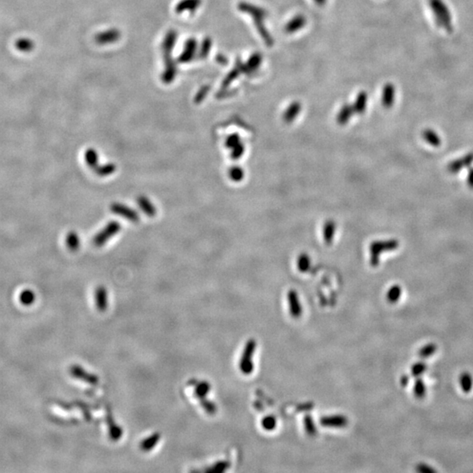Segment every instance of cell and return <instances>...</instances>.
Returning <instances> with one entry per match:
<instances>
[{"label": "cell", "instance_id": "obj_22", "mask_svg": "<svg viewBox=\"0 0 473 473\" xmlns=\"http://www.w3.org/2000/svg\"><path fill=\"white\" fill-rule=\"evenodd\" d=\"M177 38V33L174 30H170L167 32L165 39H164L163 44H162V49H163L164 56L171 55L172 50L175 46V41Z\"/></svg>", "mask_w": 473, "mask_h": 473}, {"label": "cell", "instance_id": "obj_24", "mask_svg": "<svg viewBox=\"0 0 473 473\" xmlns=\"http://www.w3.org/2000/svg\"><path fill=\"white\" fill-rule=\"evenodd\" d=\"M95 302L96 307L100 311H103L107 308V292L103 286H99L95 290Z\"/></svg>", "mask_w": 473, "mask_h": 473}, {"label": "cell", "instance_id": "obj_47", "mask_svg": "<svg viewBox=\"0 0 473 473\" xmlns=\"http://www.w3.org/2000/svg\"><path fill=\"white\" fill-rule=\"evenodd\" d=\"M315 2L318 5H323L327 2V0H315Z\"/></svg>", "mask_w": 473, "mask_h": 473}, {"label": "cell", "instance_id": "obj_3", "mask_svg": "<svg viewBox=\"0 0 473 473\" xmlns=\"http://www.w3.org/2000/svg\"><path fill=\"white\" fill-rule=\"evenodd\" d=\"M400 246L399 241L396 239L387 240H377L370 245V264L372 267H378L379 264V257L381 253L386 252H393L397 249Z\"/></svg>", "mask_w": 473, "mask_h": 473}, {"label": "cell", "instance_id": "obj_9", "mask_svg": "<svg viewBox=\"0 0 473 473\" xmlns=\"http://www.w3.org/2000/svg\"><path fill=\"white\" fill-rule=\"evenodd\" d=\"M287 302L291 315L294 318L300 317L302 313V305L295 290H289L287 294Z\"/></svg>", "mask_w": 473, "mask_h": 473}, {"label": "cell", "instance_id": "obj_13", "mask_svg": "<svg viewBox=\"0 0 473 473\" xmlns=\"http://www.w3.org/2000/svg\"><path fill=\"white\" fill-rule=\"evenodd\" d=\"M165 63H166V67L162 74V81L165 84H170L173 82V80L175 79L176 72H177L175 63L173 61V58H171V55L165 56Z\"/></svg>", "mask_w": 473, "mask_h": 473}, {"label": "cell", "instance_id": "obj_23", "mask_svg": "<svg viewBox=\"0 0 473 473\" xmlns=\"http://www.w3.org/2000/svg\"><path fill=\"white\" fill-rule=\"evenodd\" d=\"M354 109L352 106L350 105H348V104H345L341 109L340 111L338 112V117H337V121H338V125L340 126H344L347 124V122L350 120V118L353 115Z\"/></svg>", "mask_w": 473, "mask_h": 473}, {"label": "cell", "instance_id": "obj_1", "mask_svg": "<svg viewBox=\"0 0 473 473\" xmlns=\"http://www.w3.org/2000/svg\"><path fill=\"white\" fill-rule=\"evenodd\" d=\"M239 9L241 12H247L252 17L258 33L262 37L267 47H272V45L274 44V40L270 33L267 31V28L264 26V19L267 16V12L264 9L259 8L253 4H247L244 2L239 3Z\"/></svg>", "mask_w": 473, "mask_h": 473}, {"label": "cell", "instance_id": "obj_36", "mask_svg": "<svg viewBox=\"0 0 473 473\" xmlns=\"http://www.w3.org/2000/svg\"><path fill=\"white\" fill-rule=\"evenodd\" d=\"M211 40L210 38H205L203 40V43H202V46H201V48L199 50V57L202 58V59H204L206 58L208 55H209V52L211 50Z\"/></svg>", "mask_w": 473, "mask_h": 473}, {"label": "cell", "instance_id": "obj_5", "mask_svg": "<svg viewBox=\"0 0 473 473\" xmlns=\"http://www.w3.org/2000/svg\"><path fill=\"white\" fill-rule=\"evenodd\" d=\"M120 229L121 226L120 223L115 221H112L111 223H108L102 231H100L97 234L95 235V238L93 239V244L95 247H103L107 243L108 240H110L112 237H114L116 234L120 232Z\"/></svg>", "mask_w": 473, "mask_h": 473}, {"label": "cell", "instance_id": "obj_20", "mask_svg": "<svg viewBox=\"0 0 473 473\" xmlns=\"http://www.w3.org/2000/svg\"><path fill=\"white\" fill-rule=\"evenodd\" d=\"M306 22L307 20L305 17L302 16V15H297V16L294 17V19H292L286 24V27H285V31L287 33L295 32L300 29H302L306 25Z\"/></svg>", "mask_w": 473, "mask_h": 473}, {"label": "cell", "instance_id": "obj_14", "mask_svg": "<svg viewBox=\"0 0 473 473\" xmlns=\"http://www.w3.org/2000/svg\"><path fill=\"white\" fill-rule=\"evenodd\" d=\"M70 373H71L72 375L76 378H79V379H82V380H84V381L87 382V383H91V384H93V385H95L97 382H98V378L93 375V374H88L87 372L80 367L78 366H72L71 369H70Z\"/></svg>", "mask_w": 473, "mask_h": 473}, {"label": "cell", "instance_id": "obj_32", "mask_svg": "<svg viewBox=\"0 0 473 473\" xmlns=\"http://www.w3.org/2000/svg\"><path fill=\"white\" fill-rule=\"evenodd\" d=\"M66 244L69 248V250L74 251V252L78 250L80 247V239L78 235L76 234V232H74V231L69 232L67 236V239H66Z\"/></svg>", "mask_w": 473, "mask_h": 473}, {"label": "cell", "instance_id": "obj_4", "mask_svg": "<svg viewBox=\"0 0 473 473\" xmlns=\"http://www.w3.org/2000/svg\"><path fill=\"white\" fill-rule=\"evenodd\" d=\"M257 344L253 339H250L245 346L242 356L239 361V368L244 374H250L253 371L252 358L256 350Z\"/></svg>", "mask_w": 473, "mask_h": 473}, {"label": "cell", "instance_id": "obj_45", "mask_svg": "<svg viewBox=\"0 0 473 473\" xmlns=\"http://www.w3.org/2000/svg\"><path fill=\"white\" fill-rule=\"evenodd\" d=\"M467 184L472 189H473V168H470L467 177Z\"/></svg>", "mask_w": 473, "mask_h": 473}, {"label": "cell", "instance_id": "obj_44", "mask_svg": "<svg viewBox=\"0 0 473 473\" xmlns=\"http://www.w3.org/2000/svg\"><path fill=\"white\" fill-rule=\"evenodd\" d=\"M210 86H203V88L200 89V91L197 92V94L195 95V102L196 103H201L206 96L208 92H210Z\"/></svg>", "mask_w": 473, "mask_h": 473}, {"label": "cell", "instance_id": "obj_2", "mask_svg": "<svg viewBox=\"0 0 473 473\" xmlns=\"http://www.w3.org/2000/svg\"><path fill=\"white\" fill-rule=\"evenodd\" d=\"M429 5L432 10L438 27L445 29L449 32H452V18L447 4L442 0H429Z\"/></svg>", "mask_w": 473, "mask_h": 473}, {"label": "cell", "instance_id": "obj_35", "mask_svg": "<svg viewBox=\"0 0 473 473\" xmlns=\"http://www.w3.org/2000/svg\"><path fill=\"white\" fill-rule=\"evenodd\" d=\"M304 428L308 435L310 436H315L316 434V428L313 419L310 415H306L304 418Z\"/></svg>", "mask_w": 473, "mask_h": 473}, {"label": "cell", "instance_id": "obj_25", "mask_svg": "<svg viewBox=\"0 0 473 473\" xmlns=\"http://www.w3.org/2000/svg\"><path fill=\"white\" fill-rule=\"evenodd\" d=\"M367 94L366 92H362L360 93H358V96L356 98V101H355V103H354L353 107L354 112L356 113H363L365 112L366 109V105H367Z\"/></svg>", "mask_w": 473, "mask_h": 473}, {"label": "cell", "instance_id": "obj_39", "mask_svg": "<svg viewBox=\"0 0 473 473\" xmlns=\"http://www.w3.org/2000/svg\"><path fill=\"white\" fill-rule=\"evenodd\" d=\"M240 143H242V141H241V139H240L239 134L233 133V134H231L227 138L226 141H225V146L231 150L232 148L237 147Z\"/></svg>", "mask_w": 473, "mask_h": 473}, {"label": "cell", "instance_id": "obj_16", "mask_svg": "<svg viewBox=\"0 0 473 473\" xmlns=\"http://www.w3.org/2000/svg\"><path fill=\"white\" fill-rule=\"evenodd\" d=\"M336 231H337V226L334 221L328 220L326 223H324L322 228V237H323L324 242L328 246H330L333 243Z\"/></svg>", "mask_w": 473, "mask_h": 473}, {"label": "cell", "instance_id": "obj_18", "mask_svg": "<svg viewBox=\"0 0 473 473\" xmlns=\"http://www.w3.org/2000/svg\"><path fill=\"white\" fill-rule=\"evenodd\" d=\"M301 110H302V105L299 102H294V103H291L290 105L286 108L285 112L283 113V120L286 123H291L300 114Z\"/></svg>", "mask_w": 473, "mask_h": 473}, {"label": "cell", "instance_id": "obj_31", "mask_svg": "<svg viewBox=\"0 0 473 473\" xmlns=\"http://www.w3.org/2000/svg\"><path fill=\"white\" fill-rule=\"evenodd\" d=\"M116 169L117 167L114 164L108 163L104 164L103 166H97L94 170L95 171V174L99 176H108L113 174Z\"/></svg>", "mask_w": 473, "mask_h": 473}, {"label": "cell", "instance_id": "obj_12", "mask_svg": "<svg viewBox=\"0 0 473 473\" xmlns=\"http://www.w3.org/2000/svg\"><path fill=\"white\" fill-rule=\"evenodd\" d=\"M120 38V32L119 30L110 29V30L96 34L95 37V40L96 43L100 44V45H104V44L113 43L117 40H119Z\"/></svg>", "mask_w": 473, "mask_h": 473}, {"label": "cell", "instance_id": "obj_8", "mask_svg": "<svg viewBox=\"0 0 473 473\" xmlns=\"http://www.w3.org/2000/svg\"><path fill=\"white\" fill-rule=\"evenodd\" d=\"M473 162V154H468L461 158L454 159L451 162H449L447 168L450 174H457L458 172L461 171L463 168L470 167V165Z\"/></svg>", "mask_w": 473, "mask_h": 473}, {"label": "cell", "instance_id": "obj_7", "mask_svg": "<svg viewBox=\"0 0 473 473\" xmlns=\"http://www.w3.org/2000/svg\"><path fill=\"white\" fill-rule=\"evenodd\" d=\"M261 63H262V56L259 53H255V54L251 56L247 64H242L240 63V61H238L237 62V67L239 68L240 72L246 73V74H251L252 72L258 69Z\"/></svg>", "mask_w": 473, "mask_h": 473}, {"label": "cell", "instance_id": "obj_6", "mask_svg": "<svg viewBox=\"0 0 473 473\" xmlns=\"http://www.w3.org/2000/svg\"><path fill=\"white\" fill-rule=\"evenodd\" d=\"M111 211L116 214L120 216L122 218L127 219L132 223H138L139 220V216L134 210H132L130 207L126 206L122 203H115L112 204Z\"/></svg>", "mask_w": 473, "mask_h": 473}, {"label": "cell", "instance_id": "obj_11", "mask_svg": "<svg viewBox=\"0 0 473 473\" xmlns=\"http://www.w3.org/2000/svg\"><path fill=\"white\" fill-rule=\"evenodd\" d=\"M196 48H197V43H196V40L195 39L188 40L185 43L184 50L178 58V62L181 63H189L195 56Z\"/></svg>", "mask_w": 473, "mask_h": 473}, {"label": "cell", "instance_id": "obj_37", "mask_svg": "<svg viewBox=\"0 0 473 473\" xmlns=\"http://www.w3.org/2000/svg\"><path fill=\"white\" fill-rule=\"evenodd\" d=\"M261 426H262L264 430H267V431L275 430V427H276V419L272 415L266 416L261 421Z\"/></svg>", "mask_w": 473, "mask_h": 473}, {"label": "cell", "instance_id": "obj_34", "mask_svg": "<svg viewBox=\"0 0 473 473\" xmlns=\"http://www.w3.org/2000/svg\"><path fill=\"white\" fill-rule=\"evenodd\" d=\"M401 294H402V288L400 286H393L391 288H390L387 294H386V299L387 301L389 302H397L398 300L401 297Z\"/></svg>", "mask_w": 473, "mask_h": 473}, {"label": "cell", "instance_id": "obj_27", "mask_svg": "<svg viewBox=\"0 0 473 473\" xmlns=\"http://www.w3.org/2000/svg\"><path fill=\"white\" fill-rule=\"evenodd\" d=\"M84 159L87 163L88 166L95 169V167L98 166V155L93 148H89L85 152Z\"/></svg>", "mask_w": 473, "mask_h": 473}, {"label": "cell", "instance_id": "obj_17", "mask_svg": "<svg viewBox=\"0 0 473 473\" xmlns=\"http://www.w3.org/2000/svg\"><path fill=\"white\" fill-rule=\"evenodd\" d=\"M201 2L202 0H182L176 5L175 12L177 13H182V12L189 11L191 13H193L201 5Z\"/></svg>", "mask_w": 473, "mask_h": 473}, {"label": "cell", "instance_id": "obj_19", "mask_svg": "<svg viewBox=\"0 0 473 473\" xmlns=\"http://www.w3.org/2000/svg\"><path fill=\"white\" fill-rule=\"evenodd\" d=\"M137 203L139 204L141 211L145 212L146 215L151 218L156 215V211H157L156 208L147 196H144V195L139 196V198L137 199Z\"/></svg>", "mask_w": 473, "mask_h": 473}, {"label": "cell", "instance_id": "obj_38", "mask_svg": "<svg viewBox=\"0 0 473 473\" xmlns=\"http://www.w3.org/2000/svg\"><path fill=\"white\" fill-rule=\"evenodd\" d=\"M34 300H35V295L32 291H24L20 295V301L26 306H29L30 304H32V302H34Z\"/></svg>", "mask_w": 473, "mask_h": 473}, {"label": "cell", "instance_id": "obj_10", "mask_svg": "<svg viewBox=\"0 0 473 473\" xmlns=\"http://www.w3.org/2000/svg\"><path fill=\"white\" fill-rule=\"evenodd\" d=\"M322 427L327 428H344L348 424V419L344 415H331L323 416L320 420Z\"/></svg>", "mask_w": 473, "mask_h": 473}, {"label": "cell", "instance_id": "obj_40", "mask_svg": "<svg viewBox=\"0 0 473 473\" xmlns=\"http://www.w3.org/2000/svg\"><path fill=\"white\" fill-rule=\"evenodd\" d=\"M239 73H240V70H239V68H238V67L234 68V69H232V70L228 74V76L223 80V88L226 89V88L239 76Z\"/></svg>", "mask_w": 473, "mask_h": 473}, {"label": "cell", "instance_id": "obj_21", "mask_svg": "<svg viewBox=\"0 0 473 473\" xmlns=\"http://www.w3.org/2000/svg\"><path fill=\"white\" fill-rule=\"evenodd\" d=\"M422 136L426 142L431 147H438L441 146V141L440 136L438 135V133L432 129L430 128L425 129L422 131Z\"/></svg>", "mask_w": 473, "mask_h": 473}, {"label": "cell", "instance_id": "obj_42", "mask_svg": "<svg viewBox=\"0 0 473 473\" xmlns=\"http://www.w3.org/2000/svg\"><path fill=\"white\" fill-rule=\"evenodd\" d=\"M229 466V464L228 462L226 461H221L217 463L214 466H212L211 468L209 470H207V473H223L225 470L228 468Z\"/></svg>", "mask_w": 473, "mask_h": 473}, {"label": "cell", "instance_id": "obj_29", "mask_svg": "<svg viewBox=\"0 0 473 473\" xmlns=\"http://www.w3.org/2000/svg\"><path fill=\"white\" fill-rule=\"evenodd\" d=\"M310 267H311V259L310 256L306 253L299 255L297 258V267L299 271L302 273H307L310 270Z\"/></svg>", "mask_w": 473, "mask_h": 473}, {"label": "cell", "instance_id": "obj_28", "mask_svg": "<svg viewBox=\"0 0 473 473\" xmlns=\"http://www.w3.org/2000/svg\"><path fill=\"white\" fill-rule=\"evenodd\" d=\"M159 438H160V435L159 433H155L154 435H152L151 437L147 438L146 440L141 441L140 443V449L144 450V451H148L150 449H153L156 443L159 441Z\"/></svg>", "mask_w": 473, "mask_h": 473}, {"label": "cell", "instance_id": "obj_43", "mask_svg": "<svg viewBox=\"0 0 473 473\" xmlns=\"http://www.w3.org/2000/svg\"><path fill=\"white\" fill-rule=\"evenodd\" d=\"M245 153V146L244 144L240 143L237 147L231 149V156L233 159H238L244 155Z\"/></svg>", "mask_w": 473, "mask_h": 473}, {"label": "cell", "instance_id": "obj_41", "mask_svg": "<svg viewBox=\"0 0 473 473\" xmlns=\"http://www.w3.org/2000/svg\"><path fill=\"white\" fill-rule=\"evenodd\" d=\"M199 401H200L201 405H202V407H203L204 410L206 411L207 413H210V414H214V413H216V412H217V407H216L214 403H212V402H210V401H208L206 398H203V399H201V400H199Z\"/></svg>", "mask_w": 473, "mask_h": 473}, {"label": "cell", "instance_id": "obj_46", "mask_svg": "<svg viewBox=\"0 0 473 473\" xmlns=\"http://www.w3.org/2000/svg\"><path fill=\"white\" fill-rule=\"evenodd\" d=\"M217 61L219 62V63L221 64H226L227 59L224 57V56H222V55H219L217 56Z\"/></svg>", "mask_w": 473, "mask_h": 473}, {"label": "cell", "instance_id": "obj_30", "mask_svg": "<svg viewBox=\"0 0 473 473\" xmlns=\"http://www.w3.org/2000/svg\"><path fill=\"white\" fill-rule=\"evenodd\" d=\"M195 394L196 397L198 398L199 400L203 399V398H206V395L208 393L210 392V389H211V386L208 382L203 381L198 382L195 384Z\"/></svg>", "mask_w": 473, "mask_h": 473}, {"label": "cell", "instance_id": "obj_15", "mask_svg": "<svg viewBox=\"0 0 473 473\" xmlns=\"http://www.w3.org/2000/svg\"><path fill=\"white\" fill-rule=\"evenodd\" d=\"M395 88L392 84H386L382 92V104L385 108H391L394 103Z\"/></svg>", "mask_w": 473, "mask_h": 473}, {"label": "cell", "instance_id": "obj_26", "mask_svg": "<svg viewBox=\"0 0 473 473\" xmlns=\"http://www.w3.org/2000/svg\"><path fill=\"white\" fill-rule=\"evenodd\" d=\"M34 46V42L29 38H20L15 41V48L20 52H31L33 50Z\"/></svg>", "mask_w": 473, "mask_h": 473}, {"label": "cell", "instance_id": "obj_33", "mask_svg": "<svg viewBox=\"0 0 473 473\" xmlns=\"http://www.w3.org/2000/svg\"><path fill=\"white\" fill-rule=\"evenodd\" d=\"M244 175H245L244 169L240 167H238V166L232 167L229 170V177L231 178V181H233L235 183H239L240 181H242Z\"/></svg>", "mask_w": 473, "mask_h": 473}]
</instances>
